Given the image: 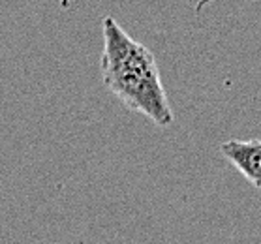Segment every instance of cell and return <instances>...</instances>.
<instances>
[{
	"label": "cell",
	"instance_id": "1",
	"mask_svg": "<svg viewBox=\"0 0 261 244\" xmlns=\"http://www.w3.org/2000/svg\"><path fill=\"white\" fill-rule=\"evenodd\" d=\"M101 81L126 107L145 115L158 128L173 124V111L162 85L160 70L152 51L136 42L117 19L101 23Z\"/></svg>",
	"mask_w": 261,
	"mask_h": 244
},
{
	"label": "cell",
	"instance_id": "2",
	"mask_svg": "<svg viewBox=\"0 0 261 244\" xmlns=\"http://www.w3.org/2000/svg\"><path fill=\"white\" fill-rule=\"evenodd\" d=\"M220 152L250 184L261 190V141L231 139L220 145Z\"/></svg>",
	"mask_w": 261,
	"mask_h": 244
}]
</instances>
